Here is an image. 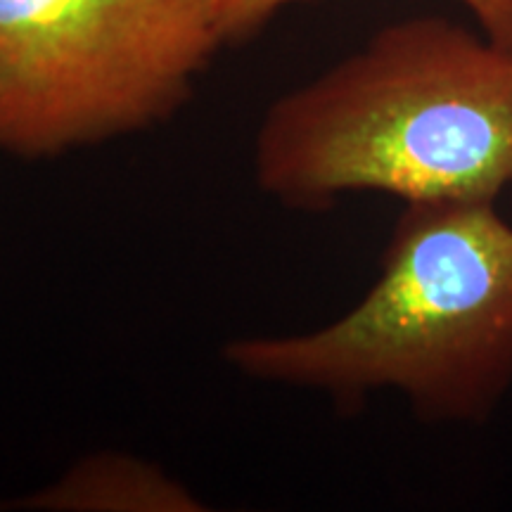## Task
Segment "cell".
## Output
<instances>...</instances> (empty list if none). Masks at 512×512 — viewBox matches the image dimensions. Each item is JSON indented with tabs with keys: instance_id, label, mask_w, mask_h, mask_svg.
I'll return each mask as SVG.
<instances>
[{
	"instance_id": "cell-4",
	"label": "cell",
	"mask_w": 512,
	"mask_h": 512,
	"mask_svg": "<svg viewBox=\"0 0 512 512\" xmlns=\"http://www.w3.org/2000/svg\"><path fill=\"white\" fill-rule=\"evenodd\" d=\"M22 505L31 510L72 512L202 510L200 501L164 470L124 453H98L81 460Z\"/></svg>"
},
{
	"instance_id": "cell-5",
	"label": "cell",
	"mask_w": 512,
	"mask_h": 512,
	"mask_svg": "<svg viewBox=\"0 0 512 512\" xmlns=\"http://www.w3.org/2000/svg\"><path fill=\"white\" fill-rule=\"evenodd\" d=\"M304 0H226L221 29L228 43L249 41L268 27V22ZM477 19L482 34L503 48H512V0H460Z\"/></svg>"
},
{
	"instance_id": "cell-3",
	"label": "cell",
	"mask_w": 512,
	"mask_h": 512,
	"mask_svg": "<svg viewBox=\"0 0 512 512\" xmlns=\"http://www.w3.org/2000/svg\"><path fill=\"white\" fill-rule=\"evenodd\" d=\"M226 0H0V152L55 159L174 119Z\"/></svg>"
},
{
	"instance_id": "cell-1",
	"label": "cell",
	"mask_w": 512,
	"mask_h": 512,
	"mask_svg": "<svg viewBox=\"0 0 512 512\" xmlns=\"http://www.w3.org/2000/svg\"><path fill=\"white\" fill-rule=\"evenodd\" d=\"M252 164L299 211L351 192L496 202L512 185V48L446 17L387 24L268 107Z\"/></svg>"
},
{
	"instance_id": "cell-2",
	"label": "cell",
	"mask_w": 512,
	"mask_h": 512,
	"mask_svg": "<svg viewBox=\"0 0 512 512\" xmlns=\"http://www.w3.org/2000/svg\"><path fill=\"white\" fill-rule=\"evenodd\" d=\"M256 382L358 408L396 392L427 422L482 425L512 387V226L496 202H411L375 285L323 328L223 347Z\"/></svg>"
}]
</instances>
